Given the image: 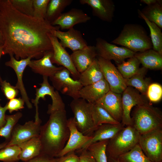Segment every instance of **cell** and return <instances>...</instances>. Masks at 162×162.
Wrapping results in <instances>:
<instances>
[{"label": "cell", "instance_id": "cell-24", "mask_svg": "<svg viewBox=\"0 0 162 162\" xmlns=\"http://www.w3.org/2000/svg\"><path fill=\"white\" fill-rule=\"evenodd\" d=\"M125 126L121 122L118 124H104L100 125L93 132L91 139L80 149L86 148L89 145L95 142L111 139Z\"/></svg>", "mask_w": 162, "mask_h": 162}, {"label": "cell", "instance_id": "cell-33", "mask_svg": "<svg viewBox=\"0 0 162 162\" xmlns=\"http://www.w3.org/2000/svg\"><path fill=\"white\" fill-rule=\"evenodd\" d=\"M140 63L134 56L129 58L126 61L117 64V68L123 77L129 79L138 71Z\"/></svg>", "mask_w": 162, "mask_h": 162}, {"label": "cell", "instance_id": "cell-49", "mask_svg": "<svg viewBox=\"0 0 162 162\" xmlns=\"http://www.w3.org/2000/svg\"><path fill=\"white\" fill-rule=\"evenodd\" d=\"M107 157L108 162H119L117 159Z\"/></svg>", "mask_w": 162, "mask_h": 162}, {"label": "cell", "instance_id": "cell-41", "mask_svg": "<svg viewBox=\"0 0 162 162\" xmlns=\"http://www.w3.org/2000/svg\"><path fill=\"white\" fill-rule=\"evenodd\" d=\"M0 84L2 92L8 100L15 98L18 95L19 90L6 80H2Z\"/></svg>", "mask_w": 162, "mask_h": 162}, {"label": "cell", "instance_id": "cell-5", "mask_svg": "<svg viewBox=\"0 0 162 162\" xmlns=\"http://www.w3.org/2000/svg\"><path fill=\"white\" fill-rule=\"evenodd\" d=\"M140 134L131 125L125 126L108 140L106 148L107 157L117 159L138 143Z\"/></svg>", "mask_w": 162, "mask_h": 162}, {"label": "cell", "instance_id": "cell-50", "mask_svg": "<svg viewBox=\"0 0 162 162\" xmlns=\"http://www.w3.org/2000/svg\"><path fill=\"white\" fill-rule=\"evenodd\" d=\"M8 141H5L2 143L0 144V149L3 148L5 147L7 145Z\"/></svg>", "mask_w": 162, "mask_h": 162}, {"label": "cell", "instance_id": "cell-35", "mask_svg": "<svg viewBox=\"0 0 162 162\" xmlns=\"http://www.w3.org/2000/svg\"><path fill=\"white\" fill-rule=\"evenodd\" d=\"M108 140L95 142L85 148L93 156L96 162H108L106 148Z\"/></svg>", "mask_w": 162, "mask_h": 162}, {"label": "cell", "instance_id": "cell-17", "mask_svg": "<svg viewBox=\"0 0 162 162\" xmlns=\"http://www.w3.org/2000/svg\"><path fill=\"white\" fill-rule=\"evenodd\" d=\"M10 59L5 63L6 66L12 68L15 72L17 77V82L15 86L20 92L22 98L23 100L27 107L29 109L32 108L22 80L23 73L25 69L28 66L32 58L29 57L20 60H16L13 55H10Z\"/></svg>", "mask_w": 162, "mask_h": 162}, {"label": "cell", "instance_id": "cell-37", "mask_svg": "<svg viewBox=\"0 0 162 162\" xmlns=\"http://www.w3.org/2000/svg\"><path fill=\"white\" fill-rule=\"evenodd\" d=\"M20 149L18 145L6 146L0 149V161L17 162L20 160Z\"/></svg>", "mask_w": 162, "mask_h": 162}, {"label": "cell", "instance_id": "cell-15", "mask_svg": "<svg viewBox=\"0 0 162 162\" xmlns=\"http://www.w3.org/2000/svg\"><path fill=\"white\" fill-rule=\"evenodd\" d=\"M67 123L70 131L69 137L64 147L57 155L56 158L63 156L80 149L92 138L91 136L84 135L78 130L73 117L68 119Z\"/></svg>", "mask_w": 162, "mask_h": 162}, {"label": "cell", "instance_id": "cell-52", "mask_svg": "<svg viewBox=\"0 0 162 162\" xmlns=\"http://www.w3.org/2000/svg\"><path fill=\"white\" fill-rule=\"evenodd\" d=\"M159 162H162V161H160Z\"/></svg>", "mask_w": 162, "mask_h": 162}, {"label": "cell", "instance_id": "cell-38", "mask_svg": "<svg viewBox=\"0 0 162 162\" xmlns=\"http://www.w3.org/2000/svg\"><path fill=\"white\" fill-rule=\"evenodd\" d=\"M12 6L21 13L31 16L33 15V0H9Z\"/></svg>", "mask_w": 162, "mask_h": 162}, {"label": "cell", "instance_id": "cell-20", "mask_svg": "<svg viewBox=\"0 0 162 162\" xmlns=\"http://www.w3.org/2000/svg\"><path fill=\"white\" fill-rule=\"evenodd\" d=\"M122 95L110 90L96 103L99 105L117 121L121 122L123 109Z\"/></svg>", "mask_w": 162, "mask_h": 162}, {"label": "cell", "instance_id": "cell-44", "mask_svg": "<svg viewBox=\"0 0 162 162\" xmlns=\"http://www.w3.org/2000/svg\"><path fill=\"white\" fill-rule=\"evenodd\" d=\"M58 158L57 162H79V156L75 152L69 153Z\"/></svg>", "mask_w": 162, "mask_h": 162}, {"label": "cell", "instance_id": "cell-3", "mask_svg": "<svg viewBox=\"0 0 162 162\" xmlns=\"http://www.w3.org/2000/svg\"><path fill=\"white\" fill-rule=\"evenodd\" d=\"M111 43L136 53L152 49L150 38L145 28L137 24H125L118 36Z\"/></svg>", "mask_w": 162, "mask_h": 162}, {"label": "cell", "instance_id": "cell-2", "mask_svg": "<svg viewBox=\"0 0 162 162\" xmlns=\"http://www.w3.org/2000/svg\"><path fill=\"white\" fill-rule=\"evenodd\" d=\"M50 115L48 121L40 127L39 136L41 144L40 154L56 158L68 140L70 131L65 110Z\"/></svg>", "mask_w": 162, "mask_h": 162}, {"label": "cell", "instance_id": "cell-21", "mask_svg": "<svg viewBox=\"0 0 162 162\" xmlns=\"http://www.w3.org/2000/svg\"><path fill=\"white\" fill-rule=\"evenodd\" d=\"M52 54L53 50L46 51L41 58L31 60L28 66L34 72L43 76L50 77L64 68L57 67L53 64L51 60Z\"/></svg>", "mask_w": 162, "mask_h": 162}, {"label": "cell", "instance_id": "cell-10", "mask_svg": "<svg viewBox=\"0 0 162 162\" xmlns=\"http://www.w3.org/2000/svg\"><path fill=\"white\" fill-rule=\"evenodd\" d=\"M95 47L98 56L106 60H114L117 64L134 56L135 52L124 47H119L100 38L96 39Z\"/></svg>", "mask_w": 162, "mask_h": 162}, {"label": "cell", "instance_id": "cell-42", "mask_svg": "<svg viewBox=\"0 0 162 162\" xmlns=\"http://www.w3.org/2000/svg\"><path fill=\"white\" fill-rule=\"evenodd\" d=\"M25 102L22 98H14L9 100L5 106L7 110L11 113L14 111H17L24 108Z\"/></svg>", "mask_w": 162, "mask_h": 162}, {"label": "cell", "instance_id": "cell-36", "mask_svg": "<svg viewBox=\"0 0 162 162\" xmlns=\"http://www.w3.org/2000/svg\"><path fill=\"white\" fill-rule=\"evenodd\" d=\"M22 116V113L20 112L12 115H6V123L0 129V136L4 137L7 140L9 141L14 127Z\"/></svg>", "mask_w": 162, "mask_h": 162}, {"label": "cell", "instance_id": "cell-22", "mask_svg": "<svg viewBox=\"0 0 162 162\" xmlns=\"http://www.w3.org/2000/svg\"><path fill=\"white\" fill-rule=\"evenodd\" d=\"M110 90L109 85L104 79L92 84L83 86L79 92L80 98L93 104L101 98Z\"/></svg>", "mask_w": 162, "mask_h": 162}, {"label": "cell", "instance_id": "cell-12", "mask_svg": "<svg viewBox=\"0 0 162 162\" xmlns=\"http://www.w3.org/2000/svg\"><path fill=\"white\" fill-rule=\"evenodd\" d=\"M41 121H33L23 125L16 124L13 129L10 139L6 146L19 145L32 138L39 136Z\"/></svg>", "mask_w": 162, "mask_h": 162}, {"label": "cell", "instance_id": "cell-51", "mask_svg": "<svg viewBox=\"0 0 162 162\" xmlns=\"http://www.w3.org/2000/svg\"><path fill=\"white\" fill-rule=\"evenodd\" d=\"M2 46L0 47V59L2 56ZM2 80L0 75V82Z\"/></svg>", "mask_w": 162, "mask_h": 162}, {"label": "cell", "instance_id": "cell-29", "mask_svg": "<svg viewBox=\"0 0 162 162\" xmlns=\"http://www.w3.org/2000/svg\"><path fill=\"white\" fill-rule=\"evenodd\" d=\"M72 0H50L47 9L45 20L51 24L70 5Z\"/></svg>", "mask_w": 162, "mask_h": 162}, {"label": "cell", "instance_id": "cell-48", "mask_svg": "<svg viewBox=\"0 0 162 162\" xmlns=\"http://www.w3.org/2000/svg\"><path fill=\"white\" fill-rule=\"evenodd\" d=\"M4 44V40L0 26V47L2 46Z\"/></svg>", "mask_w": 162, "mask_h": 162}, {"label": "cell", "instance_id": "cell-4", "mask_svg": "<svg viewBox=\"0 0 162 162\" xmlns=\"http://www.w3.org/2000/svg\"><path fill=\"white\" fill-rule=\"evenodd\" d=\"M131 118V126L140 134L162 128L161 111L148 102L136 106Z\"/></svg>", "mask_w": 162, "mask_h": 162}, {"label": "cell", "instance_id": "cell-8", "mask_svg": "<svg viewBox=\"0 0 162 162\" xmlns=\"http://www.w3.org/2000/svg\"><path fill=\"white\" fill-rule=\"evenodd\" d=\"M43 77V82L39 85L40 87L36 89L35 98L32 99V102L34 104L35 107V121H40L38 111V104L40 98L45 100V96L48 95L50 97L52 100V104L48 106L47 113L49 114L58 110H65V105L59 92L55 91L54 88L49 83L48 77Z\"/></svg>", "mask_w": 162, "mask_h": 162}, {"label": "cell", "instance_id": "cell-14", "mask_svg": "<svg viewBox=\"0 0 162 162\" xmlns=\"http://www.w3.org/2000/svg\"><path fill=\"white\" fill-rule=\"evenodd\" d=\"M123 113L121 123L125 126L131 125L130 112L134 106L147 102L143 96L132 87L127 86L122 97Z\"/></svg>", "mask_w": 162, "mask_h": 162}, {"label": "cell", "instance_id": "cell-13", "mask_svg": "<svg viewBox=\"0 0 162 162\" xmlns=\"http://www.w3.org/2000/svg\"><path fill=\"white\" fill-rule=\"evenodd\" d=\"M49 37L52 47L53 54L51 60L53 64L67 69L70 72L74 79L78 80L80 75L75 68L70 55L61 44L58 38L50 33Z\"/></svg>", "mask_w": 162, "mask_h": 162}, {"label": "cell", "instance_id": "cell-11", "mask_svg": "<svg viewBox=\"0 0 162 162\" xmlns=\"http://www.w3.org/2000/svg\"><path fill=\"white\" fill-rule=\"evenodd\" d=\"M104 79L108 84L110 90L118 94H121L127 87L125 79L117 68L110 61L99 57L97 58Z\"/></svg>", "mask_w": 162, "mask_h": 162}, {"label": "cell", "instance_id": "cell-27", "mask_svg": "<svg viewBox=\"0 0 162 162\" xmlns=\"http://www.w3.org/2000/svg\"><path fill=\"white\" fill-rule=\"evenodd\" d=\"M104 79L103 74L96 58L85 71L80 74L78 80L84 86Z\"/></svg>", "mask_w": 162, "mask_h": 162}, {"label": "cell", "instance_id": "cell-28", "mask_svg": "<svg viewBox=\"0 0 162 162\" xmlns=\"http://www.w3.org/2000/svg\"><path fill=\"white\" fill-rule=\"evenodd\" d=\"M90 104L94 127L95 129L102 124L120 123L115 120L105 110L97 103Z\"/></svg>", "mask_w": 162, "mask_h": 162}, {"label": "cell", "instance_id": "cell-34", "mask_svg": "<svg viewBox=\"0 0 162 162\" xmlns=\"http://www.w3.org/2000/svg\"><path fill=\"white\" fill-rule=\"evenodd\" d=\"M117 159L119 162H152L145 155L138 144Z\"/></svg>", "mask_w": 162, "mask_h": 162}, {"label": "cell", "instance_id": "cell-19", "mask_svg": "<svg viewBox=\"0 0 162 162\" xmlns=\"http://www.w3.org/2000/svg\"><path fill=\"white\" fill-rule=\"evenodd\" d=\"M91 18L82 10L73 8L68 11L62 13L52 24L58 26L62 30L73 28L76 24L86 22Z\"/></svg>", "mask_w": 162, "mask_h": 162}, {"label": "cell", "instance_id": "cell-16", "mask_svg": "<svg viewBox=\"0 0 162 162\" xmlns=\"http://www.w3.org/2000/svg\"><path fill=\"white\" fill-rule=\"evenodd\" d=\"M51 34L60 40L59 42L64 47L69 48L73 52L84 49L88 46L81 32L74 28L65 32L52 30Z\"/></svg>", "mask_w": 162, "mask_h": 162}, {"label": "cell", "instance_id": "cell-40", "mask_svg": "<svg viewBox=\"0 0 162 162\" xmlns=\"http://www.w3.org/2000/svg\"><path fill=\"white\" fill-rule=\"evenodd\" d=\"M149 100L156 102L160 100L162 97V87L159 84L153 83L149 84L146 92Z\"/></svg>", "mask_w": 162, "mask_h": 162}, {"label": "cell", "instance_id": "cell-9", "mask_svg": "<svg viewBox=\"0 0 162 162\" xmlns=\"http://www.w3.org/2000/svg\"><path fill=\"white\" fill-rule=\"evenodd\" d=\"M70 72L64 68L50 77L53 86L58 91L74 99L80 98L79 92L83 87L78 80L72 79Z\"/></svg>", "mask_w": 162, "mask_h": 162}, {"label": "cell", "instance_id": "cell-7", "mask_svg": "<svg viewBox=\"0 0 162 162\" xmlns=\"http://www.w3.org/2000/svg\"><path fill=\"white\" fill-rule=\"evenodd\" d=\"M138 144L152 162L162 161V128L140 134Z\"/></svg>", "mask_w": 162, "mask_h": 162}, {"label": "cell", "instance_id": "cell-43", "mask_svg": "<svg viewBox=\"0 0 162 162\" xmlns=\"http://www.w3.org/2000/svg\"><path fill=\"white\" fill-rule=\"evenodd\" d=\"M76 152L80 153L79 162H96L94 157L86 149H80Z\"/></svg>", "mask_w": 162, "mask_h": 162}, {"label": "cell", "instance_id": "cell-18", "mask_svg": "<svg viewBox=\"0 0 162 162\" xmlns=\"http://www.w3.org/2000/svg\"><path fill=\"white\" fill-rule=\"evenodd\" d=\"M82 4H87L92 8L93 16L102 20L111 22L113 20L115 5L112 0H80Z\"/></svg>", "mask_w": 162, "mask_h": 162}, {"label": "cell", "instance_id": "cell-32", "mask_svg": "<svg viewBox=\"0 0 162 162\" xmlns=\"http://www.w3.org/2000/svg\"><path fill=\"white\" fill-rule=\"evenodd\" d=\"M142 14L149 21L162 28V1L158 0L157 2L147 5L140 10Z\"/></svg>", "mask_w": 162, "mask_h": 162}, {"label": "cell", "instance_id": "cell-1", "mask_svg": "<svg viewBox=\"0 0 162 162\" xmlns=\"http://www.w3.org/2000/svg\"><path fill=\"white\" fill-rule=\"evenodd\" d=\"M0 26L2 55H13L18 60L29 57L39 59L45 52L53 50L49 35L60 28L45 20L21 13L9 0H0Z\"/></svg>", "mask_w": 162, "mask_h": 162}, {"label": "cell", "instance_id": "cell-39", "mask_svg": "<svg viewBox=\"0 0 162 162\" xmlns=\"http://www.w3.org/2000/svg\"><path fill=\"white\" fill-rule=\"evenodd\" d=\"M50 0H33V17L45 19L48 4Z\"/></svg>", "mask_w": 162, "mask_h": 162}, {"label": "cell", "instance_id": "cell-31", "mask_svg": "<svg viewBox=\"0 0 162 162\" xmlns=\"http://www.w3.org/2000/svg\"><path fill=\"white\" fill-rule=\"evenodd\" d=\"M147 70L143 67L140 68L135 74L129 79H125L127 86L134 87L143 95H146L147 89L149 85L148 81L144 78Z\"/></svg>", "mask_w": 162, "mask_h": 162}, {"label": "cell", "instance_id": "cell-23", "mask_svg": "<svg viewBox=\"0 0 162 162\" xmlns=\"http://www.w3.org/2000/svg\"><path fill=\"white\" fill-rule=\"evenodd\" d=\"M70 55L75 68L80 74L85 71L98 56L95 46L90 45L73 52Z\"/></svg>", "mask_w": 162, "mask_h": 162}, {"label": "cell", "instance_id": "cell-25", "mask_svg": "<svg viewBox=\"0 0 162 162\" xmlns=\"http://www.w3.org/2000/svg\"><path fill=\"white\" fill-rule=\"evenodd\" d=\"M134 56L143 67L147 69L159 70L162 68V55L152 49L136 52Z\"/></svg>", "mask_w": 162, "mask_h": 162}, {"label": "cell", "instance_id": "cell-46", "mask_svg": "<svg viewBox=\"0 0 162 162\" xmlns=\"http://www.w3.org/2000/svg\"><path fill=\"white\" fill-rule=\"evenodd\" d=\"M7 110L4 106L2 107L0 104V129L5 124V112Z\"/></svg>", "mask_w": 162, "mask_h": 162}, {"label": "cell", "instance_id": "cell-45", "mask_svg": "<svg viewBox=\"0 0 162 162\" xmlns=\"http://www.w3.org/2000/svg\"><path fill=\"white\" fill-rule=\"evenodd\" d=\"M58 158H52L40 154L37 157L26 162H57Z\"/></svg>", "mask_w": 162, "mask_h": 162}, {"label": "cell", "instance_id": "cell-30", "mask_svg": "<svg viewBox=\"0 0 162 162\" xmlns=\"http://www.w3.org/2000/svg\"><path fill=\"white\" fill-rule=\"evenodd\" d=\"M139 17L145 21L149 28L153 49L162 55V33L161 29L154 23L147 20L138 9Z\"/></svg>", "mask_w": 162, "mask_h": 162}, {"label": "cell", "instance_id": "cell-6", "mask_svg": "<svg viewBox=\"0 0 162 162\" xmlns=\"http://www.w3.org/2000/svg\"><path fill=\"white\" fill-rule=\"evenodd\" d=\"M70 106L78 130L85 135L91 136L95 129L92 118L91 104L80 98L73 99Z\"/></svg>", "mask_w": 162, "mask_h": 162}, {"label": "cell", "instance_id": "cell-26", "mask_svg": "<svg viewBox=\"0 0 162 162\" xmlns=\"http://www.w3.org/2000/svg\"><path fill=\"white\" fill-rule=\"evenodd\" d=\"M18 146L20 149V160L26 162L40 154L41 144L39 136Z\"/></svg>", "mask_w": 162, "mask_h": 162}, {"label": "cell", "instance_id": "cell-47", "mask_svg": "<svg viewBox=\"0 0 162 162\" xmlns=\"http://www.w3.org/2000/svg\"><path fill=\"white\" fill-rule=\"evenodd\" d=\"M158 0H141L140 2L144 4L149 5L157 2Z\"/></svg>", "mask_w": 162, "mask_h": 162}]
</instances>
